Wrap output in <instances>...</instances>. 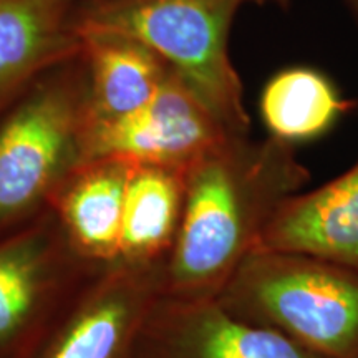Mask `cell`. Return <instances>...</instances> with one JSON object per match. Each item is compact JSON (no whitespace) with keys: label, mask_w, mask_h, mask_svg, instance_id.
<instances>
[{"label":"cell","mask_w":358,"mask_h":358,"mask_svg":"<svg viewBox=\"0 0 358 358\" xmlns=\"http://www.w3.org/2000/svg\"><path fill=\"white\" fill-rule=\"evenodd\" d=\"M308 181L295 146L272 136H236L198 161L186 171L185 211L163 295L217 299L259 249L277 209Z\"/></svg>","instance_id":"cell-1"},{"label":"cell","mask_w":358,"mask_h":358,"mask_svg":"<svg viewBox=\"0 0 358 358\" xmlns=\"http://www.w3.org/2000/svg\"><path fill=\"white\" fill-rule=\"evenodd\" d=\"M266 0H103L75 20L83 35H110L145 45L185 82L204 106L239 136H249L243 83L229 57L237 10ZM287 6L289 0H274Z\"/></svg>","instance_id":"cell-2"},{"label":"cell","mask_w":358,"mask_h":358,"mask_svg":"<svg viewBox=\"0 0 358 358\" xmlns=\"http://www.w3.org/2000/svg\"><path fill=\"white\" fill-rule=\"evenodd\" d=\"M217 301L322 358H358L355 268L306 254L256 250Z\"/></svg>","instance_id":"cell-3"},{"label":"cell","mask_w":358,"mask_h":358,"mask_svg":"<svg viewBox=\"0 0 358 358\" xmlns=\"http://www.w3.org/2000/svg\"><path fill=\"white\" fill-rule=\"evenodd\" d=\"M87 98L73 78L45 80L0 120V239L47 213L83 163Z\"/></svg>","instance_id":"cell-4"},{"label":"cell","mask_w":358,"mask_h":358,"mask_svg":"<svg viewBox=\"0 0 358 358\" xmlns=\"http://www.w3.org/2000/svg\"><path fill=\"white\" fill-rule=\"evenodd\" d=\"M48 209L0 239V358H32L101 267Z\"/></svg>","instance_id":"cell-5"},{"label":"cell","mask_w":358,"mask_h":358,"mask_svg":"<svg viewBox=\"0 0 358 358\" xmlns=\"http://www.w3.org/2000/svg\"><path fill=\"white\" fill-rule=\"evenodd\" d=\"M236 136L169 69L141 108L111 122L87 124L83 161L122 158L186 173Z\"/></svg>","instance_id":"cell-6"},{"label":"cell","mask_w":358,"mask_h":358,"mask_svg":"<svg viewBox=\"0 0 358 358\" xmlns=\"http://www.w3.org/2000/svg\"><path fill=\"white\" fill-rule=\"evenodd\" d=\"M166 262L106 264L32 358H133L148 313L164 292Z\"/></svg>","instance_id":"cell-7"},{"label":"cell","mask_w":358,"mask_h":358,"mask_svg":"<svg viewBox=\"0 0 358 358\" xmlns=\"http://www.w3.org/2000/svg\"><path fill=\"white\" fill-rule=\"evenodd\" d=\"M133 358H322L268 327L241 319L217 299L161 295Z\"/></svg>","instance_id":"cell-8"},{"label":"cell","mask_w":358,"mask_h":358,"mask_svg":"<svg viewBox=\"0 0 358 358\" xmlns=\"http://www.w3.org/2000/svg\"><path fill=\"white\" fill-rule=\"evenodd\" d=\"M257 250L306 254L358 271V159L332 181L285 199Z\"/></svg>","instance_id":"cell-9"},{"label":"cell","mask_w":358,"mask_h":358,"mask_svg":"<svg viewBox=\"0 0 358 358\" xmlns=\"http://www.w3.org/2000/svg\"><path fill=\"white\" fill-rule=\"evenodd\" d=\"M134 164L122 158L83 161L50 203L75 249L96 264L120 259L124 199Z\"/></svg>","instance_id":"cell-10"},{"label":"cell","mask_w":358,"mask_h":358,"mask_svg":"<svg viewBox=\"0 0 358 358\" xmlns=\"http://www.w3.org/2000/svg\"><path fill=\"white\" fill-rule=\"evenodd\" d=\"M71 0H0V113L32 78L82 55Z\"/></svg>","instance_id":"cell-11"},{"label":"cell","mask_w":358,"mask_h":358,"mask_svg":"<svg viewBox=\"0 0 358 358\" xmlns=\"http://www.w3.org/2000/svg\"><path fill=\"white\" fill-rule=\"evenodd\" d=\"M90 69L87 124L111 122L153 98L169 66L145 45L110 35H83Z\"/></svg>","instance_id":"cell-12"},{"label":"cell","mask_w":358,"mask_h":358,"mask_svg":"<svg viewBox=\"0 0 358 358\" xmlns=\"http://www.w3.org/2000/svg\"><path fill=\"white\" fill-rule=\"evenodd\" d=\"M186 173L134 164L120 237V259L133 264L166 262L181 229Z\"/></svg>","instance_id":"cell-13"},{"label":"cell","mask_w":358,"mask_h":358,"mask_svg":"<svg viewBox=\"0 0 358 358\" xmlns=\"http://www.w3.org/2000/svg\"><path fill=\"white\" fill-rule=\"evenodd\" d=\"M355 106L329 75L312 66L280 70L266 83L259 101L268 136L294 146L324 136Z\"/></svg>","instance_id":"cell-14"},{"label":"cell","mask_w":358,"mask_h":358,"mask_svg":"<svg viewBox=\"0 0 358 358\" xmlns=\"http://www.w3.org/2000/svg\"><path fill=\"white\" fill-rule=\"evenodd\" d=\"M347 7L350 8V12L355 15V19L358 20V0H345Z\"/></svg>","instance_id":"cell-15"}]
</instances>
